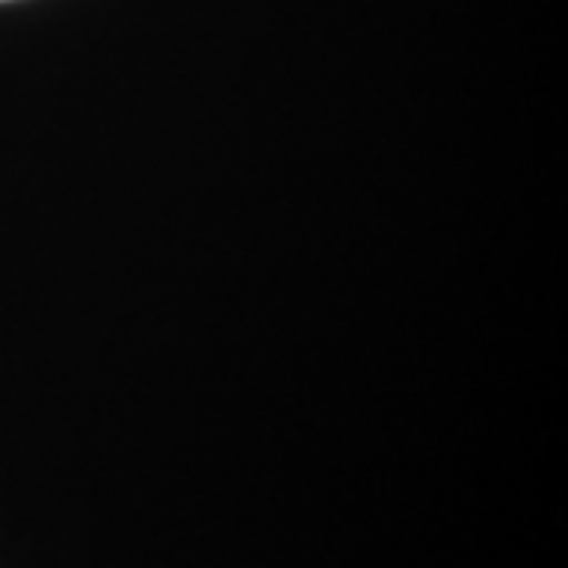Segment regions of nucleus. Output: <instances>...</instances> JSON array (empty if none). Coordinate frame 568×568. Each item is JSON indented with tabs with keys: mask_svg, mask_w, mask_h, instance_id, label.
I'll return each mask as SVG.
<instances>
[]
</instances>
